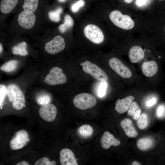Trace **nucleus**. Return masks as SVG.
I'll list each match as a JSON object with an SVG mask.
<instances>
[{
	"label": "nucleus",
	"mask_w": 165,
	"mask_h": 165,
	"mask_svg": "<svg viewBox=\"0 0 165 165\" xmlns=\"http://www.w3.org/2000/svg\"><path fill=\"white\" fill-rule=\"evenodd\" d=\"M29 141L28 134L25 130L18 131L10 141V147L13 150H17L24 147Z\"/></svg>",
	"instance_id": "8"
},
{
	"label": "nucleus",
	"mask_w": 165,
	"mask_h": 165,
	"mask_svg": "<svg viewBox=\"0 0 165 165\" xmlns=\"http://www.w3.org/2000/svg\"><path fill=\"white\" fill-rule=\"evenodd\" d=\"M73 102L76 108L84 110L94 106L97 103V100L96 97L92 94L81 93L75 97Z\"/></svg>",
	"instance_id": "3"
},
{
	"label": "nucleus",
	"mask_w": 165,
	"mask_h": 165,
	"mask_svg": "<svg viewBox=\"0 0 165 165\" xmlns=\"http://www.w3.org/2000/svg\"><path fill=\"white\" fill-rule=\"evenodd\" d=\"M154 143L152 139L148 138H144L139 139L137 141V145L140 150L145 151L153 147Z\"/></svg>",
	"instance_id": "19"
},
{
	"label": "nucleus",
	"mask_w": 165,
	"mask_h": 165,
	"mask_svg": "<svg viewBox=\"0 0 165 165\" xmlns=\"http://www.w3.org/2000/svg\"><path fill=\"white\" fill-rule=\"evenodd\" d=\"M60 161L62 165H78L74 153L67 148L63 149L60 151Z\"/></svg>",
	"instance_id": "13"
},
{
	"label": "nucleus",
	"mask_w": 165,
	"mask_h": 165,
	"mask_svg": "<svg viewBox=\"0 0 165 165\" xmlns=\"http://www.w3.org/2000/svg\"><path fill=\"white\" fill-rule=\"evenodd\" d=\"M108 64L110 68L121 77L128 79L132 77L133 72L130 69L118 58H111Z\"/></svg>",
	"instance_id": "5"
},
{
	"label": "nucleus",
	"mask_w": 165,
	"mask_h": 165,
	"mask_svg": "<svg viewBox=\"0 0 165 165\" xmlns=\"http://www.w3.org/2000/svg\"><path fill=\"white\" fill-rule=\"evenodd\" d=\"M160 66L156 61L152 60L144 62L141 65L143 74L147 77H152L159 72Z\"/></svg>",
	"instance_id": "12"
},
{
	"label": "nucleus",
	"mask_w": 165,
	"mask_h": 165,
	"mask_svg": "<svg viewBox=\"0 0 165 165\" xmlns=\"http://www.w3.org/2000/svg\"><path fill=\"white\" fill-rule=\"evenodd\" d=\"M84 5V1L83 0H79L72 6V11L73 12H76L78 10L80 7L83 6Z\"/></svg>",
	"instance_id": "33"
},
{
	"label": "nucleus",
	"mask_w": 165,
	"mask_h": 165,
	"mask_svg": "<svg viewBox=\"0 0 165 165\" xmlns=\"http://www.w3.org/2000/svg\"><path fill=\"white\" fill-rule=\"evenodd\" d=\"M18 0H2L0 3L1 11L5 14L10 13L16 6Z\"/></svg>",
	"instance_id": "18"
},
{
	"label": "nucleus",
	"mask_w": 165,
	"mask_h": 165,
	"mask_svg": "<svg viewBox=\"0 0 165 165\" xmlns=\"http://www.w3.org/2000/svg\"><path fill=\"white\" fill-rule=\"evenodd\" d=\"M158 101V98L156 97H152L151 98L148 100L146 102V104L147 106L150 107L155 105Z\"/></svg>",
	"instance_id": "34"
},
{
	"label": "nucleus",
	"mask_w": 165,
	"mask_h": 165,
	"mask_svg": "<svg viewBox=\"0 0 165 165\" xmlns=\"http://www.w3.org/2000/svg\"><path fill=\"white\" fill-rule=\"evenodd\" d=\"M80 65L84 72L95 79L101 82H106L108 80L107 74L96 64L86 60L81 63Z\"/></svg>",
	"instance_id": "4"
},
{
	"label": "nucleus",
	"mask_w": 165,
	"mask_h": 165,
	"mask_svg": "<svg viewBox=\"0 0 165 165\" xmlns=\"http://www.w3.org/2000/svg\"><path fill=\"white\" fill-rule=\"evenodd\" d=\"M62 12V8L59 7L55 11H51L49 12V18L52 21L58 22L60 20V15Z\"/></svg>",
	"instance_id": "28"
},
{
	"label": "nucleus",
	"mask_w": 165,
	"mask_h": 165,
	"mask_svg": "<svg viewBox=\"0 0 165 165\" xmlns=\"http://www.w3.org/2000/svg\"><path fill=\"white\" fill-rule=\"evenodd\" d=\"M51 101V98L47 94H43L38 95L36 98L37 103L41 105H44L49 104Z\"/></svg>",
	"instance_id": "27"
},
{
	"label": "nucleus",
	"mask_w": 165,
	"mask_h": 165,
	"mask_svg": "<svg viewBox=\"0 0 165 165\" xmlns=\"http://www.w3.org/2000/svg\"><path fill=\"white\" fill-rule=\"evenodd\" d=\"M18 62V61L16 60H10L2 65L0 67V69L6 72H11L16 68Z\"/></svg>",
	"instance_id": "25"
},
{
	"label": "nucleus",
	"mask_w": 165,
	"mask_h": 165,
	"mask_svg": "<svg viewBox=\"0 0 165 165\" xmlns=\"http://www.w3.org/2000/svg\"><path fill=\"white\" fill-rule=\"evenodd\" d=\"M7 94L14 109L20 110L25 106L24 95L16 85L13 84L9 85L7 88Z\"/></svg>",
	"instance_id": "1"
},
{
	"label": "nucleus",
	"mask_w": 165,
	"mask_h": 165,
	"mask_svg": "<svg viewBox=\"0 0 165 165\" xmlns=\"http://www.w3.org/2000/svg\"><path fill=\"white\" fill-rule=\"evenodd\" d=\"M120 125L128 137L134 138L138 135L137 132L130 119L128 118L123 119L121 122Z\"/></svg>",
	"instance_id": "17"
},
{
	"label": "nucleus",
	"mask_w": 165,
	"mask_h": 165,
	"mask_svg": "<svg viewBox=\"0 0 165 165\" xmlns=\"http://www.w3.org/2000/svg\"><path fill=\"white\" fill-rule=\"evenodd\" d=\"M132 165H141V164L137 161H134L132 164Z\"/></svg>",
	"instance_id": "37"
},
{
	"label": "nucleus",
	"mask_w": 165,
	"mask_h": 165,
	"mask_svg": "<svg viewBox=\"0 0 165 165\" xmlns=\"http://www.w3.org/2000/svg\"><path fill=\"white\" fill-rule=\"evenodd\" d=\"M148 119L147 115L145 113L141 114L137 119V124L139 128L141 130L146 128L148 125Z\"/></svg>",
	"instance_id": "26"
},
{
	"label": "nucleus",
	"mask_w": 165,
	"mask_h": 165,
	"mask_svg": "<svg viewBox=\"0 0 165 165\" xmlns=\"http://www.w3.org/2000/svg\"><path fill=\"white\" fill-rule=\"evenodd\" d=\"M7 93V88L2 84L0 85V107L2 105L4 99Z\"/></svg>",
	"instance_id": "32"
},
{
	"label": "nucleus",
	"mask_w": 165,
	"mask_h": 165,
	"mask_svg": "<svg viewBox=\"0 0 165 165\" xmlns=\"http://www.w3.org/2000/svg\"><path fill=\"white\" fill-rule=\"evenodd\" d=\"M134 98V96L129 95L124 98L118 100L116 103L115 109L119 113H125L128 109Z\"/></svg>",
	"instance_id": "14"
},
{
	"label": "nucleus",
	"mask_w": 165,
	"mask_h": 165,
	"mask_svg": "<svg viewBox=\"0 0 165 165\" xmlns=\"http://www.w3.org/2000/svg\"><path fill=\"white\" fill-rule=\"evenodd\" d=\"M65 42L64 38L60 35H57L45 45V49L48 53L55 54L58 53L65 48Z\"/></svg>",
	"instance_id": "9"
},
{
	"label": "nucleus",
	"mask_w": 165,
	"mask_h": 165,
	"mask_svg": "<svg viewBox=\"0 0 165 165\" xmlns=\"http://www.w3.org/2000/svg\"><path fill=\"white\" fill-rule=\"evenodd\" d=\"M26 43L25 42H21L13 47V53L14 54H19L23 56H26L28 54V52L26 50Z\"/></svg>",
	"instance_id": "22"
},
{
	"label": "nucleus",
	"mask_w": 165,
	"mask_h": 165,
	"mask_svg": "<svg viewBox=\"0 0 165 165\" xmlns=\"http://www.w3.org/2000/svg\"><path fill=\"white\" fill-rule=\"evenodd\" d=\"M100 142L101 147L105 149H108L112 146H118L120 144L119 141L107 131L104 133L101 138Z\"/></svg>",
	"instance_id": "15"
},
{
	"label": "nucleus",
	"mask_w": 165,
	"mask_h": 165,
	"mask_svg": "<svg viewBox=\"0 0 165 165\" xmlns=\"http://www.w3.org/2000/svg\"><path fill=\"white\" fill-rule=\"evenodd\" d=\"M107 84L106 82H102L100 83L98 91L99 97H102L104 96L106 92Z\"/></svg>",
	"instance_id": "31"
},
{
	"label": "nucleus",
	"mask_w": 165,
	"mask_h": 165,
	"mask_svg": "<svg viewBox=\"0 0 165 165\" xmlns=\"http://www.w3.org/2000/svg\"><path fill=\"white\" fill-rule=\"evenodd\" d=\"M84 32L86 38L94 43L100 44L104 41V37L103 32L95 25L90 24L86 26Z\"/></svg>",
	"instance_id": "7"
},
{
	"label": "nucleus",
	"mask_w": 165,
	"mask_h": 165,
	"mask_svg": "<svg viewBox=\"0 0 165 165\" xmlns=\"http://www.w3.org/2000/svg\"><path fill=\"white\" fill-rule=\"evenodd\" d=\"M125 2L128 3H130L132 2L133 0H124Z\"/></svg>",
	"instance_id": "38"
},
{
	"label": "nucleus",
	"mask_w": 165,
	"mask_h": 165,
	"mask_svg": "<svg viewBox=\"0 0 165 165\" xmlns=\"http://www.w3.org/2000/svg\"><path fill=\"white\" fill-rule=\"evenodd\" d=\"M158 1H163L164 0H158Z\"/></svg>",
	"instance_id": "41"
},
{
	"label": "nucleus",
	"mask_w": 165,
	"mask_h": 165,
	"mask_svg": "<svg viewBox=\"0 0 165 165\" xmlns=\"http://www.w3.org/2000/svg\"><path fill=\"white\" fill-rule=\"evenodd\" d=\"M109 17L115 25L122 29L129 30L134 26V22L131 17L127 15H123L119 10H115L111 12Z\"/></svg>",
	"instance_id": "2"
},
{
	"label": "nucleus",
	"mask_w": 165,
	"mask_h": 165,
	"mask_svg": "<svg viewBox=\"0 0 165 165\" xmlns=\"http://www.w3.org/2000/svg\"><path fill=\"white\" fill-rule=\"evenodd\" d=\"M60 2H63L65 1V0H59Z\"/></svg>",
	"instance_id": "40"
},
{
	"label": "nucleus",
	"mask_w": 165,
	"mask_h": 165,
	"mask_svg": "<svg viewBox=\"0 0 165 165\" xmlns=\"http://www.w3.org/2000/svg\"><path fill=\"white\" fill-rule=\"evenodd\" d=\"M127 111L128 114L135 120L138 119L141 113V109L136 101H133Z\"/></svg>",
	"instance_id": "20"
},
{
	"label": "nucleus",
	"mask_w": 165,
	"mask_h": 165,
	"mask_svg": "<svg viewBox=\"0 0 165 165\" xmlns=\"http://www.w3.org/2000/svg\"><path fill=\"white\" fill-rule=\"evenodd\" d=\"M67 79L62 70L58 67L52 68L49 74L45 77L44 81L50 85L61 84L65 83Z\"/></svg>",
	"instance_id": "6"
},
{
	"label": "nucleus",
	"mask_w": 165,
	"mask_h": 165,
	"mask_svg": "<svg viewBox=\"0 0 165 165\" xmlns=\"http://www.w3.org/2000/svg\"><path fill=\"white\" fill-rule=\"evenodd\" d=\"M74 24V20L72 17L68 15H66L64 17V23L60 25L59 29L62 33L65 32L68 29L72 27Z\"/></svg>",
	"instance_id": "23"
},
{
	"label": "nucleus",
	"mask_w": 165,
	"mask_h": 165,
	"mask_svg": "<svg viewBox=\"0 0 165 165\" xmlns=\"http://www.w3.org/2000/svg\"><path fill=\"white\" fill-rule=\"evenodd\" d=\"M147 0H136V4L138 6L143 5L146 2Z\"/></svg>",
	"instance_id": "35"
},
{
	"label": "nucleus",
	"mask_w": 165,
	"mask_h": 165,
	"mask_svg": "<svg viewBox=\"0 0 165 165\" xmlns=\"http://www.w3.org/2000/svg\"><path fill=\"white\" fill-rule=\"evenodd\" d=\"M156 116L159 119H165V103L160 104L156 110Z\"/></svg>",
	"instance_id": "29"
},
{
	"label": "nucleus",
	"mask_w": 165,
	"mask_h": 165,
	"mask_svg": "<svg viewBox=\"0 0 165 165\" xmlns=\"http://www.w3.org/2000/svg\"><path fill=\"white\" fill-rule=\"evenodd\" d=\"M38 0H24L23 8L24 11L33 13L37 8Z\"/></svg>",
	"instance_id": "21"
},
{
	"label": "nucleus",
	"mask_w": 165,
	"mask_h": 165,
	"mask_svg": "<svg viewBox=\"0 0 165 165\" xmlns=\"http://www.w3.org/2000/svg\"><path fill=\"white\" fill-rule=\"evenodd\" d=\"M145 56L144 52L140 46H135L130 50L128 57L130 62L133 63L138 62L142 60Z\"/></svg>",
	"instance_id": "16"
},
{
	"label": "nucleus",
	"mask_w": 165,
	"mask_h": 165,
	"mask_svg": "<svg viewBox=\"0 0 165 165\" xmlns=\"http://www.w3.org/2000/svg\"><path fill=\"white\" fill-rule=\"evenodd\" d=\"M2 45L0 43V53H1V52L2 51Z\"/></svg>",
	"instance_id": "39"
},
{
	"label": "nucleus",
	"mask_w": 165,
	"mask_h": 165,
	"mask_svg": "<svg viewBox=\"0 0 165 165\" xmlns=\"http://www.w3.org/2000/svg\"><path fill=\"white\" fill-rule=\"evenodd\" d=\"M35 165H55L56 163L55 161H50L49 159L46 157H43L39 159L35 163Z\"/></svg>",
	"instance_id": "30"
},
{
	"label": "nucleus",
	"mask_w": 165,
	"mask_h": 165,
	"mask_svg": "<svg viewBox=\"0 0 165 165\" xmlns=\"http://www.w3.org/2000/svg\"><path fill=\"white\" fill-rule=\"evenodd\" d=\"M39 113L40 117L44 120L48 122L53 121L57 114V108L55 106L52 104L42 105L40 108Z\"/></svg>",
	"instance_id": "11"
},
{
	"label": "nucleus",
	"mask_w": 165,
	"mask_h": 165,
	"mask_svg": "<svg viewBox=\"0 0 165 165\" xmlns=\"http://www.w3.org/2000/svg\"><path fill=\"white\" fill-rule=\"evenodd\" d=\"M92 127L89 125H84L80 126L78 129V132L82 137L87 138L90 137L93 134Z\"/></svg>",
	"instance_id": "24"
},
{
	"label": "nucleus",
	"mask_w": 165,
	"mask_h": 165,
	"mask_svg": "<svg viewBox=\"0 0 165 165\" xmlns=\"http://www.w3.org/2000/svg\"><path fill=\"white\" fill-rule=\"evenodd\" d=\"M16 165H29V163L25 161H22L16 164Z\"/></svg>",
	"instance_id": "36"
},
{
	"label": "nucleus",
	"mask_w": 165,
	"mask_h": 165,
	"mask_svg": "<svg viewBox=\"0 0 165 165\" xmlns=\"http://www.w3.org/2000/svg\"><path fill=\"white\" fill-rule=\"evenodd\" d=\"M35 21V16L33 13L25 11L21 12L18 17L19 24L26 29H30L34 25Z\"/></svg>",
	"instance_id": "10"
}]
</instances>
